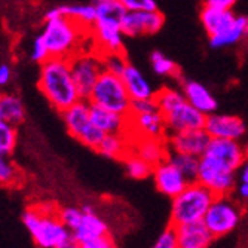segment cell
Instances as JSON below:
<instances>
[{"mask_svg":"<svg viewBox=\"0 0 248 248\" xmlns=\"http://www.w3.org/2000/svg\"><path fill=\"white\" fill-rule=\"evenodd\" d=\"M37 88L58 113L72 107L82 100L75 83L69 58L51 57L40 64L37 76Z\"/></svg>","mask_w":248,"mask_h":248,"instance_id":"1","label":"cell"},{"mask_svg":"<svg viewBox=\"0 0 248 248\" xmlns=\"http://www.w3.org/2000/svg\"><path fill=\"white\" fill-rule=\"evenodd\" d=\"M155 100L164 115L168 135L205 126L207 116L186 100L180 88L164 86L156 93Z\"/></svg>","mask_w":248,"mask_h":248,"instance_id":"2","label":"cell"},{"mask_svg":"<svg viewBox=\"0 0 248 248\" xmlns=\"http://www.w3.org/2000/svg\"><path fill=\"white\" fill-rule=\"evenodd\" d=\"M39 36L46 46L49 57L72 58L82 51L83 39L89 36V30L70 18L57 15L45 18V24Z\"/></svg>","mask_w":248,"mask_h":248,"instance_id":"3","label":"cell"},{"mask_svg":"<svg viewBox=\"0 0 248 248\" xmlns=\"http://www.w3.org/2000/svg\"><path fill=\"white\" fill-rule=\"evenodd\" d=\"M22 223L37 248H58L72 232L58 217V208L33 205L22 213Z\"/></svg>","mask_w":248,"mask_h":248,"instance_id":"4","label":"cell"},{"mask_svg":"<svg viewBox=\"0 0 248 248\" xmlns=\"http://www.w3.org/2000/svg\"><path fill=\"white\" fill-rule=\"evenodd\" d=\"M214 199L216 195L208 187L199 182H190L183 192L172 198L170 224L177 228L180 224L201 221Z\"/></svg>","mask_w":248,"mask_h":248,"instance_id":"5","label":"cell"},{"mask_svg":"<svg viewBox=\"0 0 248 248\" xmlns=\"http://www.w3.org/2000/svg\"><path fill=\"white\" fill-rule=\"evenodd\" d=\"M88 101L126 116L129 115L132 103L122 78L106 70L101 73L100 79L94 85Z\"/></svg>","mask_w":248,"mask_h":248,"instance_id":"6","label":"cell"},{"mask_svg":"<svg viewBox=\"0 0 248 248\" xmlns=\"http://www.w3.org/2000/svg\"><path fill=\"white\" fill-rule=\"evenodd\" d=\"M65 129L75 140L82 143L83 146L97 150L101 140L104 139V132L100 131L91 121L89 115V101L82 98L72 107L64 110L61 113Z\"/></svg>","mask_w":248,"mask_h":248,"instance_id":"7","label":"cell"},{"mask_svg":"<svg viewBox=\"0 0 248 248\" xmlns=\"http://www.w3.org/2000/svg\"><path fill=\"white\" fill-rule=\"evenodd\" d=\"M196 182L208 187L216 196L231 195L236 187V171L217 157L204 153L199 157Z\"/></svg>","mask_w":248,"mask_h":248,"instance_id":"8","label":"cell"},{"mask_svg":"<svg viewBox=\"0 0 248 248\" xmlns=\"http://www.w3.org/2000/svg\"><path fill=\"white\" fill-rule=\"evenodd\" d=\"M241 216L242 213L236 202L232 201L229 195H223L216 196L202 221L216 239L231 233L239 224Z\"/></svg>","mask_w":248,"mask_h":248,"instance_id":"9","label":"cell"},{"mask_svg":"<svg viewBox=\"0 0 248 248\" xmlns=\"http://www.w3.org/2000/svg\"><path fill=\"white\" fill-rule=\"evenodd\" d=\"M69 60H70L75 83L82 98L88 100L94 85L97 83L101 73L104 72L103 58L95 51H85V52L80 51Z\"/></svg>","mask_w":248,"mask_h":248,"instance_id":"10","label":"cell"},{"mask_svg":"<svg viewBox=\"0 0 248 248\" xmlns=\"http://www.w3.org/2000/svg\"><path fill=\"white\" fill-rule=\"evenodd\" d=\"M93 39L95 52L100 55L111 52H124L125 34L122 30V22L113 19H95L94 26L89 31Z\"/></svg>","mask_w":248,"mask_h":248,"instance_id":"11","label":"cell"},{"mask_svg":"<svg viewBox=\"0 0 248 248\" xmlns=\"http://www.w3.org/2000/svg\"><path fill=\"white\" fill-rule=\"evenodd\" d=\"M165 24V16L159 9L126 11L122 18V30L126 37H143L159 33Z\"/></svg>","mask_w":248,"mask_h":248,"instance_id":"12","label":"cell"},{"mask_svg":"<svg viewBox=\"0 0 248 248\" xmlns=\"http://www.w3.org/2000/svg\"><path fill=\"white\" fill-rule=\"evenodd\" d=\"M152 175L156 189L171 199L175 198L180 192H183L190 183V180L177 168V165L170 157L155 165Z\"/></svg>","mask_w":248,"mask_h":248,"instance_id":"13","label":"cell"},{"mask_svg":"<svg viewBox=\"0 0 248 248\" xmlns=\"http://www.w3.org/2000/svg\"><path fill=\"white\" fill-rule=\"evenodd\" d=\"M129 139H167L168 131L161 110L146 111L139 115H128Z\"/></svg>","mask_w":248,"mask_h":248,"instance_id":"14","label":"cell"},{"mask_svg":"<svg viewBox=\"0 0 248 248\" xmlns=\"http://www.w3.org/2000/svg\"><path fill=\"white\" fill-rule=\"evenodd\" d=\"M211 137L204 129H189L167 135V144L171 153H186L201 157L205 153Z\"/></svg>","mask_w":248,"mask_h":248,"instance_id":"15","label":"cell"},{"mask_svg":"<svg viewBox=\"0 0 248 248\" xmlns=\"http://www.w3.org/2000/svg\"><path fill=\"white\" fill-rule=\"evenodd\" d=\"M204 129L211 139L241 140L247 132V124L242 118L226 113H213L207 116Z\"/></svg>","mask_w":248,"mask_h":248,"instance_id":"16","label":"cell"},{"mask_svg":"<svg viewBox=\"0 0 248 248\" xmlns=\"http://www.w3.org/2000/svg\"><path fill=\"white\" fill-rule=\"evenodd\" d=\"M180 89H182L186 100L205 116L213 115L218 110V101L216 95L202 82L193 79H182Z\"/></svg>","mask_w":248,"mask_h":248,"instance_id":"17","label":"cell"},{"mask_svg":"<svg viewBox=\"0 0 248 248\" xmlns=\"http://www.w3.org/2000/svg\"><path fill=\"white\" fill-rule=\"evenodd\" d=\"M205 153L217 157L218 161L229 165L235 171H238L239 167L242 165V162L247 159L245 149L238 140L211 139Z\"/></svg>","mask_w":248,"mask_h":248,"instance_id":"18","label":"cell"},{"mask_svg":"<svg viewBox=\"0 0 248 248\" xmlns=\"http://www.w3.org/2000/svg\"><path fill=\"white\" fill-rule=\"evenodd\" d=\"M89 115L93 124L104 134H128L129 118L118 111L89 103Z\"/></svg>","mask_w":248,"mask_h":248,"instance_id":"19","label":"cell"},{"mask_svg":"<svg viewBox=\"0 0 248 248\" xmlns=\"http://www.w3.org/2000/svg\"><path fill=\"white\" fill-rule=\"evenodd\" d=\"M126 91L131 97V100H144V98H155L156 89L152 85V82L146 78V75L139 69L137 65L131 62L126 64L124 73L121 75Z\"/></svg>","mask_w":248,"mask_h":248,"instance_id":"20","label":"cell"},{"mask_svg":"<svg viewBox=\"0 0 248 248\" xmlns=\"http://www.w3.org/2000/svg\"><path fill=\"white\" fill-rule=\"evenodd\" d=\"M175 229L178 244L182 248H208L214 239L213 233L208 231V228L202 220L180 224Z\"/></svg>","mask_w":248,"mask_h":248,"instance_id":"21","label":"cell"},{"mask_svg":"<svg viewBox=\"0 0 248 248\" xmlns=\"http://www.w3.org/2000/svg\"><path fill=\"white\" fill-rule=\"evenodd\" d=\"M235 18H236V14L232 9H220V8H214L208 5L202 6L201 14H199L201 24L204 27L205 33L208 34V37L216 36L221 33L223 30H226L235 21Z\"/></svg>","mask_w":248,"mask_h":248,"instance_id":"22","label":"cell"},{"mask_svg":"<svg viewBox=\"0 0 248 248\" xmlns=\"http://www.w3.org/2000/svg\"><path fill=\"white\" fill-rule=\"evenodd\" d=\"M131 152L139 155L152 167L167 159L170 155L167 139H134L131 143Z\"/></svg>","mask_w":248,"mask_h":248,"instance_id":"23","label":"cell"},{"mask_svg":"<svg viewBox=\"0 0 248 248\" xmlns=\"http://www.w3.org/2000/svg\"><path fill=\"white\" fill-rule=\"evenodd\" d=\"M245 39H248L247 15H236L235 21L226 30L208 37V43L213 49H223V48L235 46V45L241 43Z\"/></svg>","mask_w":248,"mask_h":248,"instance_id":"24","label":"cell"},{"mask_svg":"<svg viewBox=\"0 0 248 248\" xmlns=\"http://www.w3.org/2000/svg\"><path fill=\"white\" fill-rule=\"evenodd\" d=\"M72 233L80 244H83L88 241L97 239L100 236L108 235V226L103 218H100L97 216L95 210L88 211V213L83 211V217H82L80 224Z\"/></svg>","mask_w":248,"mask_h":248,"instance_id":"25","label":"cell"},{"mask_svg":"<svg viewBox=\"0 0 248 248\" xmlns=\"http://www.w3.org/2000/svg\"><path fill=\"white\" fill-rule=\"evenodd\" d=\"M108 159H125L131 152V140L128 134H106L97 150Z\"/></svg>","mask_w":248,"mask_h":248,"instance_id":"26","label":"cell"},{"mask_svg":"<svg viewBox=\"0 0 248 248\" xmlns=\"http://www.w3.org/2000/svg\"><path fill=\"white\" fill-rule=\"evenodd\" d=\"M58 12L65 16L76 21L78 24L85 27L86 30L91 31L94 22L97 19V12H95V3H70V5H60L57 6Z\"/></svg>","mask_w":248,"mask_h":248,"instance_id":"27","label":"cell"},{"mask_svg":"<svg viewBox=\"0 0 248 248\" xmlns=\"http://www.w3.org/2000/svg\"><path fill=\"white\" fill-rule=\"evenodd\" d=\"M2 119L18 126L26 121V107L22 100L15 94H2L0 97Z\"/></svg>","mask_w":248,"mask_h":248,"instance_id":"28","label":"cell"},{"mask_svg":"<svg viewBox=\"0 0 248 248\" xmlns=\"http://www.w3.org/2000/svg\"><path fill=\"white\" fill-rule=\"evenodd\" d=\"M24 183V174L6 155H0V187H18Z\"/></svg>","mask_w":248,"mask_h":248,"instance_id":"29","label":"cell"},{"mask_svg":"<svg viewBox=\"0 0 248 248\" xmlns=\"http://www.w3.org/2000/svg\"><path fill=\"white\" fill-rule=\"evenodd\" d=\"M149 61H150V67L156 76L159 78H178V65L177 62L170 58L167 54H164L162 51H153L149 55Z\"/></svg>","mask_w":248,"mask_h":248,"instance_id":"30","label":"cell"},{"mask_svg":"<svg viewBox=\"0 0 248 248\" xmlns=\"http://www.w3.org/2000/svg\"><path fill=\"white\" fill-rule=\"evenodd\" d=\"M124 164H125L126 174L134 180H144V178L150 177L153 172V167L150 164H147L144 159H141L139 155H135L134 152H129L126 155V157L124 159Z\"/></svg>","mask_w":248,"mask_h":248,"instance_id":"31","label":"cell"},{"mask_svg":"<svg viewBox=\"0 0 248 248\" xmlns=\"http://www.w3.org/2000/svg\"><path fill=\"white\" fill-rule=\"evenodd\" d=\"M168 157L177 165V168L190 180V182H196L198 170H199V157L198 156L170 152Z\"/></svg>","mask_w":248,"mask_h":248,"instance_id":"32","label":"cell"},{"mask_svg":"<svg viewBox=\"0 0 248 248\" xmlns=\"http://www.w3.org/2000/svg\"><path fill=\"white\" fill-rule=\"evenodd\" d=\"M97 19H113L121 21L126 12L121 0H95Z\"/></svg>","mask_w":248,"mask_h":248,"instance_id":"33","label":"cell"},{"mask_svg":"<svg viewBox=\"0 0 248 248\" xmlns=\"http://www.w3.org/2000/svg\"><path fill=\"white\" fill-rule=\"evenodd\" d=\"M18 131L16 126L0 119V155L11 156L16 147Z\"/></svg>","mask_w":248,"mask_h":248,"instance_id":"34","label":"cell"},{"mask_svg":"<svg viewBox=\"0 0 248 248\" xmlns=\"http://www.w3.org/2000/svg\"><path fill=\"white\" fill-rule=\"evenodd\" d=\"M101 58H103L104 70H106V72H108V73L118 75V76H121V75L124 73L126 64L129 62L124 52L104 54V55H101Z\"/></svg>","mask_w":248,"mask_h":248,"instance_id":"35","label":"cell"},{"mask_svg":"<svg viewBox=\"0 0 248 248\" xmlns=\"http://www.w3.org/2000/svg\"><path fill=\"white\" fill-rule=\"evenodd\" d=\"M58 217L62 221L64 226L70 232H73L82 221L83 211L82 208H76V207H64L58 210Z\"/></svg>","mask_w":248,"mask_h":248,"instance_id":"36","label":"cell"},{"mask_svg":"<svg viewBox=\"0 0 248 248\" xmlns=\"http://www.w3.org/2000/svg\"><path fill=\"white\" fill-rule=\"evenodd\" d=\"M152 248H180L177 229L172 226V224H170V226L157 236V239Z\"/></svg>","mask_w":248,"mask_h":248,"instance_id":"37","label":"cell"},{"mask_svg":"<svg viewBox=\"0 0 248 248\" xmlns=\"http://www.w3.org/2000/svg\"><path fill=\"white\" fill-rule=\"evenodd\" d=\"M48 58H51V57H49V52H48L46 46H45V43H43L42 37L37 34V36L34 37L33 43H31L30 60L34 61V62H37V64H42V62L46 61Z\"/></svg>","mask_w":248,"mask_h":248,"instance_id":"38","label":"cell"},{"mask_svg":"<svg viewBox=\"0 0 248 248\" xmlns=\"http://www.w3.org/2000/svg\"><path fill=\"white\" fill-rule=\"evenodd\" d=\"M159 110L157 103L155 98H144V100H132L131 103V110L129 115H139V113H146V111H153Z\"/></svg>","mask_w":248,"mask_h":248,"instance_id":"39","label":"cell"},{"mask_svg":"<svg viewBox=\"0 0 248 248\" xmlns=\"http://www.w3.org/2000/svg\"><path fill=\"white\" fill-rule=\"evenodd\" d=\"M126 11H155L157 9L156 0H121Z\"/></svg>","mask_w":248,"mask_h":248,"instance_id":"40","label":"cell"},{"mask_svg":"<svg viewBox=\"0 0 248 248\" xmlns=\"http://www.w3.org/2000/svg\"><path fill=\"white\" fill-rule=\"evenodd\" d=\"M80 248H116V244L110 235H104L97 239L80 244Z\"/></svg>","mask_w":248,"mask_h":248,"instance_id":"41","label":"cell"},{"mask_svg":"<svg viewBox=\"0 0 248 248\" xmlns=\"http://www.w3.org/2000/svg\"><path fill=\"white\" fill-rule=\"evenodd\" d=\"M238 3L239 0H204V5L220 8V9H233V6Z\"/></svg>","mask_w":248,"mask_h":248,"instance_id":"42","label":"cell"},{"mask_svg":"<svg viewBox=\"0 0 248 248\" xmlns=\"http://www.w3.org/2000/svg\"><path fill=\"white\" fill-rule=\"evenodd\" d=\"M12 80V69L8 64H0V88L6 86Z\"/></svg>","mask_w":248,"mask_h":248,"instance_id":"43","label":"cell"},{"mask_svg":"<svg viewBox=\"0 0 248 248\" xmlns=\"http://www.w3.org/2000/svg\"><path fill=\"white\" fill-rule=\"evenodd\" d=\"M58 248H80V242L73 236V233L69 236V238H67Z\"/></svg>","mask_w":248,"mask_h":248,"instance_id":"44","label":"cell"},{"mask_svg":"<svg viewBox=\"0 0 248 248\" xmlns=\"http://www.w3.org/2000/svg\"><path fill=\"white\" fill-rule=\"evenodd\" d=\"M239 182L241 183H248V157L239 167Z\"/></svg>","mask_w":248,"mask_h":248,"instance_id":"45","label":"cell"},{"mask_svg":"<svg viewBox=\"0 0 248 248\" xmlns=\"http://www.w3.org/2000/svg\"><path fill=\"white\" fill-rule=\"evenodd\" d=\"M235 189H236V193L241 199H248V183L239 182L238 187H235Z\"/></svg>","mask_w":248,"mask_h":248,"instance_id":"46","label":"cell"},{"mask_svg":"<svg viewBox=\"0 0 248 248\" xmlns=\"http://www.w3.org/2000/svg\"><path fill=\"white\" fill-rule=\"evenodd\" d=\"M244 149H245V155H247V157H248V143L244 146Z\"/></svg>","mask_w":248,"mask_h":248,"instance_id":"47","label":"cell"},{"mask_svg":"<svg viewBox=\"0 0 248 248\" xmlns=\"http://www.w3.org/2000/svg\"><path fill=\"white\" fill-rule=\"evenodd\" d=\"M0 97H2V94H0ZM0 119H2V111H0Z\"/></svg>","mask_w":248,"mask_h":248,"instance_id":"48","label":"cell"},{"mask_svg":"<svg viewBox=\"0 0 248 248\" xmlns=\"http://www.w3.org/2000/svg\"><path fill=\"white\" fill-rule=\"evenodd\" d=\"M247 29H248V15H247Z\"/></svg>","mask_w":248,"mask_h":248,"instance_id":"49","label":"cell"},{"mask_svg":"<svg viewBox=\"0 0 248 248\" xmlns=\"http://www.w3.org/2000/svg\"><path fill=\"white\" fill-rule=\"evenodd\" d=\"M180 248H182V247H180Z\"/></svg>","mask_w":248,"mask_h":248,"instance_id":"50","label":"cell"}]
</instances>
